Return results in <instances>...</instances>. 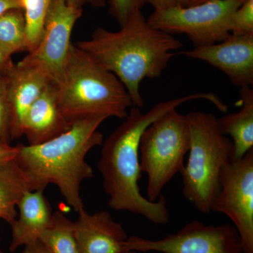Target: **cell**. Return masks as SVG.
Wrapping results in <instances>:
<instances>
[{
  "instance_id": "6da1fadb",
  "label": "cell",
  "mask_w": 253,
  "mask_h": 253,
  "mask_svg": "<svg viewBox=\"0 0 253 253\" xmlns=\"http://www.w3.org/2000/svg\"><path fill=\"white\" fill-rule=\"evenodd\" d=\"M195 99H206L213 104L218 101L216 94L200 92L162 101L144 113L133 106L124 122L103 142L98 169L109 198V206L113 210L142 216L157 225L169 221L167 200L163 195L153 202L141 194L139 144L145 129L155 120Z\"/></svg>"
},
{
  "instance_id": "7a4b0ae2",
  "label": "cell",
  "mask_w": 253,
  "mask_h": 253,
  "mask_svg": "<svg viewBox=\"0 0 253 253\" xmlns=\"http://www.w3.org/2000/svg\"><path fill=\"white\" fill-rule=\"evenodd\" d=\"M76 45L105 69L113 73L126 86L132 106L143 107L141 82L159 78L183 44L172 35L150 26L138 11L113 32L97 27L90 39Z\"/></svg>"
},
{
  "instance_id": "3957f363",
  "label": "cell",
  "mask_w": 253,
  "mask_h": 253,
  "mask_svg": "<svg viewBox=\"0 0 253 253\" xmlns=\"http://www.w3.org/2000/svg\"><path fill=\"white\" fill-rule=\"evenodd\" d=\"M106 119L100 116L82 118L73 122L68 130L46 142L35 146L18 144L15 158L28 191H44L53 184L75 211L84 208L81 184L94 176L85 157L91 149L104 142L98 128Z\"/></svg>"
},
{
  "instance_id": "277c9868",
  "label": "cell",
  "mask_w": 253,
  "mask_h": 253,
  "mask_svg": "<svg viewBox=\"0 0 253 253\" xmlns=\"http://www.w3.org/2000/svg\"><path fill=\"white\" fill-rule=\"evenodd\" d=\"M54 84L60 109L71 123L95 116L125 119L132 106L120 80L74 44L62 76Z\"/></svg>"
},
{
  "instance_id": "5b68a950",
  "label": "cell",
  "mask_w": 253,
  "mask_h": 253,
  "mask_svg": "<svg viewBox=\"0 0 253 253\" xmlns=\"http://www.w3.org/2000/svg\"><path fill=\"white\" fill-rule=\"evenodd\" d=\"M190 131L189 159L181 170L182 192L199 212L208 214L220 189L221 173L231 162L233 144L212 113L186 115Z\"/></svg>"
},
{
  "instance_id": "8992f818",
  "label": "cell",
  "mask_w": 253,
  "mask_h": 253,
  "mask_svg": "<svg viewBox=\"0 0 253 253\" xmlns=\"http://www.w3.org/2000/svg\"><path fill=\"white\" fill-rule=\"evenodd\" d=\"M189 146L187 118L176 109L164 113L145 129L139 144V164L141 172L148 176L149 201H157L165 186L181 172Z\"/></svg>"
},
{
  "instance_id": "52a82bcc",
  "label": "cell",
  "mask_w": 253,
  "mask_h": 253,
  "mask_svg": "<svg viewBox=\"0 0 253 253\" xmlns=\"http://www.w3.org/2000/svg\"><path fill=\"white\" fill-rule=\"evenodd\" d=\"M244 0H208L200 4L154 11L147 22L169 35H185L194 47L224 41L231 34V18Z\"/></svg>"
},
{
  "instance_id": "ba28073f",
  "label": "cell",
  "mask_w": 253,
  "mask_h": 253,
  "mask_svg": "<svg viewBox=\"0 0 253 253\" xmlns=\"http://www.w3.org/2000/svg\"><path fill=\"white\" fill-rule=\"evenodd\" d=\"M126 251L161 253H243L241 238L231 224L208 225L193 220L161 240L128 238Z\"/></svg>"
},
{
  "instance_id": "9c48e42d",
  "label": "cell",
  "mask_w": 253,
  "mask_h": 253,
  "mask_svg": "<svg viewBox=\"0 0 253 253\" xmlns=\"http://www.w3.org/2000/svg\"><path fill=\"white\" fill-rule=\"evenodd\" d=\"M211 212L227 216L239 233L243 253H253V149L223 169Z\"/></svg>"
},
{
  "instance_id": "30bf717a",
  "label": "cell",
  "mask_w": 253,
  "mask_h": 253,
  "mask_svg": "<svg viewBox=\"0 0 253 253\" xmlns=\"http://www.w3.org/2000/svg\"><path fill=\"white\" fill-rule=\"evenodd\" d=\"M82 14L83 9L68 4L66 0H52L39 45L18 64L41 68L52 83H57L73 44V28Z\"/></svg>"
},
{
  "instance_id": "8fae6325",
  "label": "cell",
  "mask_w": 253,
  "mask_h": 253,
  "mask_svg": "<svg viewBox=\"0 0 253 253\" xmlns=\"http://www.w3.org/2000/svg\"><path fill=\"white\" fill-rule=\"evenodd\" d=\"M179 54L217 68L240 88L253 85V35L231 33L220 42L182 50Z\"/></svg>"
},
{
  "instance_id": "7c38bea8",
  "label": "cell",
  "mask_w": 253,
  "mask_h": 253,
  "mask_svg": "<svg viewBox=\"0 0 253 253\" xmlns=\"http://www.w3.org/2000/svg\"><path fill=\"white\" fill-rule=\"evenodd\" d=\"M74 222V232L81 253H122L128 236L122 224L107 211L90 214L83 208Z\"/></svg>"
},
{
  "instance_id": "4fadbf2b",
  "label": "cell",
  "mask_w": 253,
  "mask_h": 253,
  "mask_svg": "<svg viewBox=\"0 0 253 253\" xmlns=\"http://www.w3.org/2000/svg\"><path fill=\"white\" fill-rule=\"evenodd\" d=\"M51 80L41 68L15 64L8 75V99L11 139L23 136L26 113L42 94Z\"/></svg>"
},
{
  "instance_id": "5bb4252c",
  "label": "cell",
  "mask_w": 253,
  "mask_h": 253,
  "mask_svg": "<svg viewBox=\"0 0 253 253\" xmlns=\"http://www.w3.org/2000/svg\"><path fill=\"white\" fill-rule=\"evenodd\" d=\"M72 124L60 109L56 84L51 82L26 113L23 135L30 146L39 145L63 134Z\"/></svg>"
},
{
  "instance_id": "9a60e30c",
  "label": "cell",
  "mask_w": 253,
  "mask_h": 253,
  "mask_svg": "<svg viewBox=\"0 0 253 253\" xmlns=\"http://www.w3.org/2000/svg\"><path fill=\"white\" fill-rule=\"evenodd\" d=\"M19 216L11 224L12 240L9 251L34 244L43 232L52 225L53 214L44 191H27L18 203Z\"/></svg>"
},
{
  "instance_id": "2e32d148",
  "label": "cell",
  "mask_w": 253,
  "mask_h": 253,
  "mask_svg": "<svg viewBox=\"0 0 253 253\" xmlns=\"http://www.w3.org/2000/svg\"><path fill=\"white\" fill-rule=\"evenodd\" d=\"M240 96L239 111L217 118L219 129L232 141L233 161L241 159L253 149V90L251 86L241 88Z\"/></svg>"
},
{
  "instance_id": "e0dca14e",
  "label": "cell",
  "mask_w": 253,
  "mask_h": 253,
  "mask_svg": "<svg viewBox=\"0 0 253 253\" xmlns=\"http://www.w3.org/2000/svg\"><path fill=\"white\" fill-rule=\"evenodd\" d=\"M27 191V183L16 158L0 165V219L10 225L14 222L18 203Z\"/></svg>"
},
{
  "instance_id": "ac0fdd59",
  "label": "cell",
  "mask_w": 253,
  "mask_h": 253,
  "mask_svg": "<svg viewBox=\"0 0 253 253\" xmlns=\"http://www.w3.org/2000/svg\"><path fill=\"white\" fill-rule=\"evenodd\" d=\"M38 240L51 253H81L74 232V222L63 213L53 214L52 225L43 231Z\"/></svg>"
},
{
  "instance_id": "d6986e66",
  "label": "cell",
  "mask_w": 253,
  "mask_h": 253,
  "mask_svg": "<svg viewBox=\"0 0 253 253\" xmlns=\"http://www.w3.org/2000/svg\"><path fill=\"white\" fill-rule=\"evenodd\" d=\"M0 48L11 56L26 51V22L22 9H12L0 15Z\"/></svg>"
},
{
  "instance_id": "ffe728a7",
  "label": "cell",
  "mask_w": 253,
  "mask_h": 253,
  "mask_svg": "<svg viewBox=\"0 0 253 253\" xmlns=\"http://www.w3.org/2000/svg\"><path fill=\"white\" fill-rule=\"evenodd\" d=\"M52 0H21L26 22V51L31 53L39 45L48 11Z\"/></svg>"
},
{
  "instance_id": "44dd1931",
  "label": "cell",
  "mask_w": 253,
  "mask_h": 253,
  "mask_svg": "<svg viewBox=\"0 0 253 253\" xmlns=\"http://www.w3.org/2000/svg\"><path fill=\"white\" fill-rule=\"evenodd\" d=\"M232 34L253 35V0H244L231 18Z\"/></svg>"
},
{
  "instance_id": "7402d4cb",
  "label": "cell",
  "mask_w": 253,
  "mask_h": 253,
  "mask_svg": "<svg viewBox=\"0 0 253 253\" xmlns=\"http://www.w3.org/2000/svg\"><path fill=\"white\" fill-rule=\"evenodd\" d=\"M11 140L8 76H0V142L10 144Z\"/></svg>"
},
{
  "instance_id": "603a6c76",
  "label": "cell",
  "mask_w": 253,
  "mask_h": 253,
  "mask_svg": "<svg viewBox=\"0 0 253 253\" xmlns=\"http://www.w3.org/2000/svg\"><path fill=\"white\" fill-rule=\"evenodd\" d=\"M146 3L147 0H109V12L121 27Z\"/></svg>"
},
{
  "instance_id": "cb8c5ba5",
  "label": "cell",
  "mask_w": 253,
  "mask_h": 253,
  "mask_svg": "<svg viewBox=\"0 0 253 253\" xmlns=\"http://www.w3.org/2000/svg\"><path fill=\"white\" fill-rule=\"evenodd\" d=\"M190 1L191 0H147V3L154 7V11L189 6Z\"/></svg>"
},
{
  "instance_id": "d4e9b609",
  "label": "cell",
  "mask_w": 253,
  "mask_h": 253,
  "mask_svg": "<svg viewBox=\"0 0 253 253\" xmlns=\"http://www.w3.org/2000/svg\"><path fill=\"white\" fill-rule=\"evenodd\" d=\"M18 154L17 146L0 142V165L14 159Z\"/></svg>"
},
{
  "instance_id": "484cf974",
  "label": "cell",
  "mask_w": 253,
  "mask_h": 253,
  "mask_svg": "<svg viewBox=\"0 0 253 253\" xmlns=\"http://www.w3.org/2000/svg\"><path fill=\"white\" fill-rule=\"evenodd\" d=\"M14 66L11 56L6 54L0 48V76H8Z\"/></svg>"
},
{
  "instance_id": "4316f807",
  "label": "cell",
  "mask_w": 253,
  "mask_h": 253,
  "mask_svg": "<svg viewBox=\"0 0 253 253\" xmlns=\"http://www.w3.org/2000/svg\"><path fill=\"white\" fill-rule=\"evenodd\" d=\"M68 4L74 7L83 9L85 5H91L94 7H103L106 4L107 0H66Z\"/></svg>"
},
{
  "instance_id": "83f0119b",
  "label": "cell",
  "mask_w": 253,
  "mask_h": 253,
  "mask_svg": "<svg viewBox=\"0 0 253 253\" xmlns=\"http://www.w3.org/2000/svg\"><path fill=\"white\" fill-rule=\"evenodd\" d=\"M12 9H22L21 0H0V15Z\"/></svg>"
},
{
  "instance_id": "f1b7e54d",
  "label": "cell",
  "mask_w": 253,
  "mask_h": 253,
  "mask_svg": "<svg viewBox=\"0 0 253 253\" xmlns=\"http://www.w3.org/2000/svg\"><path fill=\"white\" fill-rule=\"evenodd\" d=\"M23 253H51L45 246L38 240L34 244L25 246Z\"/></svg>"
},
{
  "instance_id": "f546056e",
  "label": "cell",
  "mask_w": 253,
  "mask_h": 253,
  "mask_svg": "<svg viewBox=\"0 0 253 253\" xmlns=\"http://www.w3.org/2000/svg\"><path fill=\"white\" fill-rule=\"evenodd\" d=\"M208 1V0H191L189 6H191V5L200 4V3L204 2V1Z\"/></svg>"
},
{
  "instance_id": "4dcf8cb0",
  "label": "cell",
  "mask_w": 253,
  "mask_h": 253,
  "mask_svg": "<svg viewBox=\"0 0 253 253\" xmlns=\"http://www.w3.org/2000/svg\"><path fill=\"white\" fill-rule=\"evenodd\" d=\"M1 238H0V253H5L4 251H2V249H1Z\"/></svg>"
},
{
  "instance_id": "1f68e13d",
  "label": "cell",
  "mask_w": 253,
  "mask_h": 253,
  "mask_svg": "<svg viewBox=\"0 0 253 253\" xmlns=\"http://www.w3.org/2000/svg\"><path fill=\"white\" fill-rule=\"evenodd\" d=\"M122 253H138L134 252V251H126V252H123Z\"/></svg>"
}]
</instances>
